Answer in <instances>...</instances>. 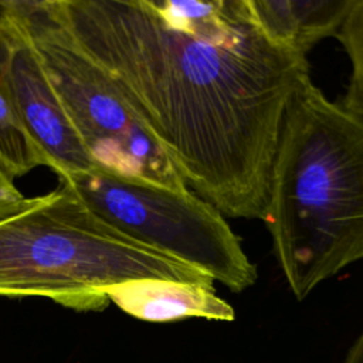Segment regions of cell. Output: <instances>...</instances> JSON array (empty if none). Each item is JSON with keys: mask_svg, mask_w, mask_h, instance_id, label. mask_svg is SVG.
I'll list each match as a JSON object with an SVG mask.
<instances>
[{"mask_svg": "<svg viewBox=\"0 0 363 363\" xmlns=\"http://www.w3.org/2000/svg\"><path fill=\"white\" fill-rule=\"evenodd\" d=\"M335 37L343 45L352 64L346 92L337 104L363 121V0H353V6Z\"/></svg>", "mask_w": 363, "mask_h": 363, "instance_id": "cell-11", "label": "cell"}, {"mask_svg": "<svg viewBox=\"0 0 363 363\" xmlns=\"http://www.w3.org/2000/svg\"><path fill=\"white\" fill-rule=\"evenodd\" d=\"M244 6L268 43L306 57L319 41L336 35L353 0H244Z\"/></svg>", "mask_w": 363, "mask_h": 363, "instance_id": "cell-8", "label": "cell"}, {"mask_svg": "<svg viewBox=\"0 0 363 363\" xmlns=\"http://www.w3.org/2000/svg\"><path fill=\"white\" fill-rule=\"evenodd\" d=\"M23 197L24 194L16 184V177L11 174L3 157L0 156V207L13 204Z\"/></svg>", "mask_w": 363, "mask_h": 363, "instance_id": "cell-12", "label": "cell"}, {"mask_svg": "<svg viewBox=\"0 0 363 363\" xmlns=\"http://www.w3.org/2000/svg\"><path fill=\"white\" fill-rule=\"evenodd\" d=\"M147 3L169 28L208 43L233 41L251 26L244 0H147Z\"/></svg>", "mask_w": 363, "mask_h": 363, "instance_id": "cell-9", "label": "cell"}, {"mask_svg": "<svg viewBox=\"0 0 363 363\" xmlns=\"http://www.w3.org/2000/svg\"><path fill=\"white\" fill-rule=\"evenodd\" d=\"M105 294L119 309L146 322L162 323L186 318L225 322L235 319L234 308L216 294L214 284L142 278L112 285Z\"/></svg>", "mask_w": 363, "mask_h": 363, "instance_id": "cell-7", "label": "cell"}, {"mask_svg": "<svg viewBox=\"0 0 363 363\" xmlns=\"http://www.w3.org/2000/svg\"><path fill=\"white\" fill-rule=\"evenodd\" d=\"M119 85L187 187L224 217L262 220L288 104L305 55L254 27L228 43L169 28L147 0H48Z\"/></svg>", "mask_w": 363, "mask_h": 363, "instance_id": "cell-1", "label": "cell"}, {"mask_svg": "<svg viewBox=\"0 0 363 363\" xmlns=\"http://www.w3.org/2000/svg\"><path fill=\"white\" fill-rule=\"evenodd\" d=\"M214 284L193 265L123 234L64 179L44 194L0 207V298H45L101 312L105 289L132 279Z\"/></svg>", "mask_w": 363, "mask_h": 363, "instance_id": "cell-3", "label": "cell"}, {"mask_svg": "<svg viewBox=\"0 0 363 363\" xmlns=\"http://www.w3.org/2000/svg\"><path fill=\"white\" fill-rule=\"evenodd\" d=\"M64 177L105 221L163 254L242 292L257 282L240 237L218 208L187 190L123 179L99 169Z\"/></svg>", "mask_w": 363, "mask_h": 363, "instance_id": "cell-5", "label": "cell"}, {"mask_svg": "<svg viewBox=\"0 0 363 363\" xmlns=\"http://www.w3.org/2000/svg\"><path fill=\"white\" fill-rule=\"evenodd\" d=\"M34 48L95 169L159 187L187 184L115 79L75 41L48 0H4Z\"/></svg>", "mask_w": 363, "mask_h": 363, "instance_id": "cell-4", "label": "cell"}, {"mask_svg": "<svg viewBox=\"0 0 363 363\" xmlns=\"http://www.w3.org/2000/svg\"><path fill=\"white\" fill-rule=\"evenodd\" d=\"M0 57L13 104L57 176L95 169L34 48L0 0Z\"/></svg>", "mask_w": 363, "mask_h": 363, "instance_id": "cell-6", "label": "cell"}, {"mask_svg": "<svg viewBox=\"0 0 363 363\" xmlns=\"http://www.w3.org/2000/svg\"><path fill=\"white\" fill-rule=\"evenodd\" d=\"M345 363H363V330L350 347Z\"/></svg>", "mask_w": 363, "mask_h": 363, "instance_id": "cell-13", "label": "cell"}, {"mask_svg": "<svg viewBox=\"0 0 363 363\" xmlns=\"http://www.w3.org/2000/svg\"><path fill=\"white\" fill-rule=\"evenodd\" d=\"M262 221L298 301L363 261V121L311 77L285 111Z\"/></svg>", "mask_w": 363, "mask_h": 363, "instance_id": "cell-2", "label": "cell"}, {"mask_svg": "<svg viewBox=\"0 0 363 363\" xmlns=\"http://www.w3.org/2000/svg\"><path fill=\"white\" fill-rule=\"evenodd\" d=\"M0 156L17 179L31 170L51 167L47 156L31 138L13 104L0 57Z\"/></svg>", "mask_w": 363, "mask_h": 363, "instance_id": "cell-10", "label": "cell"}]
</instances>
